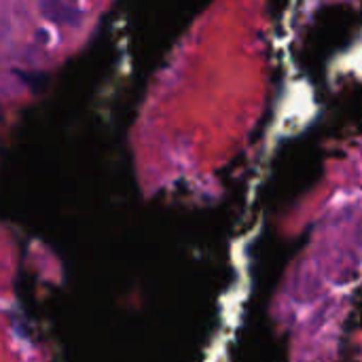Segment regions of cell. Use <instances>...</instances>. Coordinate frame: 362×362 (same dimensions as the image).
<instances>
[{"mask_svg": "<svg viewBox=\"0 0 362 362\" xmlns=\"http://www.w3.org/2000/svg\"><path fill=\"white\" fill-rule=\"evenodd\" d=\"M40 11L45 17L59 23H76L81 19V8L76 0H40Z\"/></svg>", "mask_w": 362, "mask_h": 362, "instance_id": "1", "label": "cell"}]
</instances>
